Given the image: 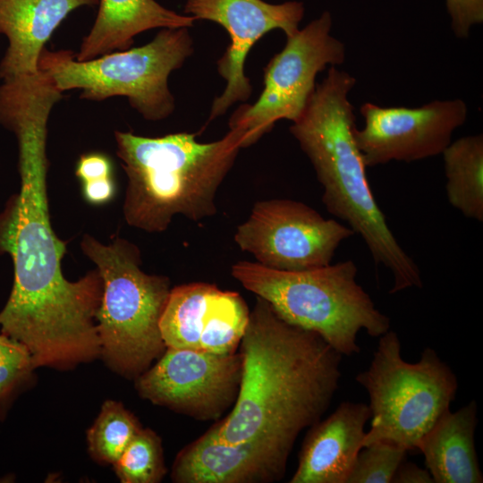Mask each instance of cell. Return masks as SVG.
I'll list each match as a JSON object with an SVG mask.
<instances>
[{
    "mask_svg": "<svg viewBox=\"0 0 483 483\" xmlns=\"http://www.w3.org/2000/svg\"><path fill=\"white\" fill-rule=\"evenodd\" d=\"M15 137L21 187L0 214V254L11 256L14 279L0 333L26 346L36 368L69 369L100 356L96 312L103 281L97 269L75 282L63 275L66 246L48 208L47 131L30 126Z\"/></svg>",
    "mask_w": 483,
    "mask_h": 483,
    "instance_id": "6da1fadb",
    "label": "cell"
},
{
    "mask_svg": "<svg viewBox=\"0 0 483 483\" xmlns=\"http://www.w3.org/2000/svg\"><path fill=\"white\" fill-rule=\"evenodd\" d=\"M113 466L123 483L160 482L166 473L161 438L141 428Z\"/></svg>",
    "mask_w": 483,
    "mask_h": 483,
    "instance_id": "7402d4cb",
    "label": "cell"
},
{
    "mask_svg": "<svg viewBox=\"0 0 483 483\" xmlns=\"http://www.w3.org/2000/svg\"><path fill=\"white\" fill-rule=\"evenodd\" d=\"M355 380L369 397L370 428L363 446L386 441L408 452L450 410L458 390L456 375L435 350L428 347L417 362H407L391 330L379 336L370 365Z\"/></svg>",
    "mask_w": 483,
    "mask_h": 483,
    "instance_id": "ba28073f",
    "label": "cell"
},
{
    "mask_svg": "<svg viewBox=\"0 0 483 483\" xmlns=\"http://www.w3.org/2000/svg\"><path fill=\"white\" fill-rule=\"evenodd\" d=\"M89 32L75 54L87 61L131 47L136 35L156 28H189L195 19L169 10L156 0H99Z\"/></svg>",
    "mask_w": 483,
    "mask_h": 483,
    "instance_id": "e0dca14e",
    "label": "cell"
},
{
    "mask_svg": "<svg viewBox=\"0 0 483 483\" xmlns=\"http://www.w3.org/2000/svg\"><path fill=\"white\" fill-rule=\"evenodd\" d=\"M82 252L97 266L103 291L96 312L100 358L127 379H136L165 352L160 319L171 287L165 275L141 267L140 249L115 237L104 244L83 235Z\"/></svg>",
    "mask_w": 483,
    "mask_h": 483,
    "instance_id": "8992f818",
    "label": "cell"
},
{
    "mask_svg": "<svg viewBox=\"0 0 483 483\" xmlns=\"http://www.w3.org/2000/svg\"><path fill=\"white\" fill-rule=\"evenodd\" d=\"M238 352L242 377L228 415L212 428L224 443L260 442L288 453L328 409L343 356L320 335L283 319L258 297Z\"/></svg>",
    "mask_w": 483,
    "mask_h": 483,
    "instance_id": "7a4b0ae2",
    "label": "cell"
},
{
    "mask_svg": "<svg viewBox=\"0 0 483 483\" xmlns=\"http://www.w3.org/2000/svg\"><path fill=\"white\" fill-rule=\"evenodd\" d=\"M195 137L114 132L116 155L128 178L123 216L129 225L161 233L178 215L195 222L216 215L217 191L242 148V136L229 130L208 143Z\"/></svg>",
    "mask_w": 483,
    "mask_h": 483,
    "instance_id": "277c9868",
    "label": "cell"
},
{
    "mask_svg": "<svg viewBox=\"0 0 483 483\" xmlns=\"http://www.w3.org/2000/svg\"><path fill=\"white\" fill-rule=\"evenodd\" d=\"M445 1L453 32L457 38H468L471 29L483 22V0Z\"/></svg>",
    "mask_w": 483,
    "mask_h": 483,
    "instance_id": "d4e9b609",
    "label": "cell"
},
{
    "mask_svg": "<svg viewBox=\"0 0 483 483\" xmlns=\"http://www.w3.org/2000/svg\"><path fill=\"white\" fill-rule=\"evenodd\" d=\"M355 83L349 72L329 67L290 131L315 170L327 211L359 234L375 263L391 272L390 293L421 288L420 270L391 231L367 179L349 100Z\"/></svg>",
    "mask_w": 483,
    "mask_h": 483,
    "instance_id": "3957f363",
    "label": "cell"
},
{
    "mask_svg": "<svg viewBox=\"0 0 483 483\" xmlns=\"http://www.w3.org/2000/svg\"><path fill=\"white\" fill-rule=\"evenodd\" d=\"M355 263L284 271L242 260L231 268L245 289L267 301L288 323L320 335L342 356L360 352L358 333L379 337L390 330V318L356 281Z\"/></svg>",
    "mask_w": 483,
    "mask_h": 483,
    "instance_id": "5b68a950",
    "label": "cell"
},
{
    "mask_svg": "<svg viewBox=\"0 0 483 483\" xmlns=\"http://www.w3.org/2000/svg\"><path fill=\"white\" fill-rule=\"evenodd\" d=\"M112 165L109 158L100 153L82 155L76 165V176L82 182L110 177Z\"/></svg>",
    "mask_w": 483,
    "mask_h": 483,
    "instance_id": "484cf974",
    "label": "cell"
},
{
    "mask_svg": "<svg viewBox=\"0 0 483 483\" xmlns=\"http://www.w3.org/2000/svg\"><path fill=\"white\" fill-rule=\"evenodd\" d=\"M36 369L26 346L0 333V420L20 394L32 386Z\"/></svg>",
    "mask_w": 483,
    "mask_h": 483,
    "instance_id": "603a6c76",
    "label": "cell"
},
{
    "mask_svg": "<svg viewBox=\"0 0 483 483\" xmlns=\"http://www.w3.org/2000/svg\"><path fill=\"white\" fill-rule=\"evenodd\" d=\"M239 352L218 354L166 348L135 381L139 395L197 420H218L233 408L239 393Z\"/></svg>",
    "mask_w": 483,
    "mask_h": 483,
    "instance_id": "8fae6325",
    "label": "cell"
},
{
    "mask_svg": "<svg viewBox=\"0 0 483 483\" xmlns=\"http://www.w3.org/2000/svg\"><path fill=\"white\" fill-rule=\"evenodd\" d=\"M141 428L122 402L106 400L87 431L89 453L97 462L113 465Z\"/></svg>",
    "mask_w": 483,
    "mask_h": 483,
    "instance_id": "44dd1931",
    "label": "cell"
},
{
    "mask_svg": "<svg viewBox=\"0 0 483 483\" xmlns=\"http://www.w3.org/2000/svg\"><path fill=\"white\" fill-rule=\"evenodd\" d=\"M450 205L464 216L483 221V135L462 137L441 154Z\"/></svg>",
    "mask_w": 483,
    "mask_h": 483,
    "instance_id": "ffe728a7",
    "label": "cell"
},
{
    "mask_svg": "<svg viewBox=\"0 0 483 483\" xmlns=\"http://www.w3.org/2000/svg\"><path fill=\"white\" fill-rule=\"evenodd\" d=\"M394 483H434L433 479L425 468L413 462H404L399 466L393 481Z\"/></svg>",
    "mask_w": 483,
    "mask_h": 483,
    "instance_id": "83f0119b",
    "label": "cell"
},
{
    "mask_svg": "<svg viewBox=\"0 0 483 483\" xmlns=\"http://www.w3.org/2000/svg\"><path fill=\"white\" fill-rule=\"evenodd\" d=\"M368 404L343 402L326 419L309 428L290 483H346L363 447Z\"/></svg>",
    "mask_w": 483,
    "mask_h": 483,
    "instance_id": "9a60e30c",
    "label": "cell"
},
{
    "mask_svg": "<svg viewBox=\"0 0 483 483\" xmlns=\"http://www.w3.org/2000/svg\"><path fill=\"white\" fill-rule=\"evenodd\" d=\"M408 451L400 445L377 441L359 452L346 483H391Z\"/></svg>",
    "mask_w": 483,
    "mask_h": 483,
    "instance_id": "cb8c5ba5",
    "label": "cell"
},
{
    "mask_svg": "<svg viewBox=\"0 0 483 483\" xmlns=\"http://www.w3.org/2000/svg\"><path fill=\"white\" fill-rule=\"evenodd\" d=\"M99 0H0V33L8 47L0 63V79L35 73L46 43L70 13L95 6Z\"/></svg>",
    "mask_w": 483,
    "mask_h": 483,
    "instance_id": "2e32d148",
    "label": "cell"
},
{
    "mask_svg": "<svg viewBox=\"0 0 483 483\" xmlns=\"http://www.w3.org/2000/svg\"><path fill=\"white\" fill-rule=\"evenodd\" d=\"M305 13L299 1L270 4L263 0H187L184 13L195 20H208L225 29L230 44L217 62V70L226 81L223 93L216 97L209 121L223 115L238 101H246L252 88L244 73V64L251 47L273 30L290 36L299 30Z\"/></svg>",
    "mask_w": 483,
    "mask_h": 483,
    "instance_id": "4fadbf2b",
    "label": "cell"
},
{
    "mask_svg": "<svg viewBox=\"0 0 483 483\" xmlns=\"http://www.w3.org/2000/svg\"><path fill=\"white\" fill-rule=\"evenodd\" d=\"M477 402L446 411L419 441L426 469L434 483H481L475 448Z\"/></svg>",
    "mask_w": 483,
    "mask_h": 483,
    "instance_id": "ac0fdd59",
    "label": "cell"
},
{
    "mask_svg": "<svg viewBox=\"0 0 483 483\" xmlns=\"http://www.w3.org/2000/svg\"><path fill=\"white\" fill-rule=\"evenodd\" d=\"M353 234L301 201L270 199L255 203L233 238L266 267L301 271L331 264L339 245Z\"/></svg>",
    "mask_w": 483,
    "mask_h": 483,
    "instance_id": "30bf717a",
    "label": "cell"
},
{
    "mask_svg": "<svg viewBox=\"0 0 483 483\" xmlns=\"http://www.w3.org/2000/svg\"><path fill=\"white\" fill-rule=\"evenodd\" d=\"M360 111L364 126L355 130V139L366 166L441 155L468 116L467 105L459 98L434 100L419 107H383L367 102Z\"/></svg>",
    "mask_w": 483,
    "mask_h": 483,
    "instance_id": "7c38bea8",
    "label": "cell"
},
{
    "mask_svg": "<svg viewBox=\"0 0 483 483\" xmlns=\"http://www.w3.org/2000/svg\"><path fill=\"white\" fill-rule=\"evenodd\" d=\"M223 290L196 282L171 289L160 319V331L166 348L199 351V341L210 326Z\"/></svg>",
    "mask_w": 483,
    "mask_h": 483,
    "instance_id": "d6986e66",
    "label": "cell"
},
{
    "mask_svg": "<svg viewBox=\"0 0 483 483\" xmlns=\"http://www.w3.org/2000/svg\"><path fill=\"white\" fill-rule=\"evenodd\" d=\"M290 453L267 443L228 444L211 427L176 455L175 483H269L280 480Z\"/></svg>",
    "mask_w": 483,
    "mask_h": 483,
    "instance_id": "5bb4252c",
    "label": "cell"
},
{
    "mask_svg": "<svg viewBox=\"0 0 483 483\" xmlns=\"http://www.w3.org/2000/svg\"><path fill=\"white\" fill-rule=\"evenodd\" d=\"M332 25V15L325 11L286 36L284 48L264 69V88L257 101L240 106L230 117L229 130L242 136V148L256 143L277 121H296L315 90L318 73L344 62L345 47L331 34Z\"/></svg>",
    "mask_w": 483,
    "mask_h": 483,
    "instance_id": "9c48e42d",
    "label": "cell"
},
{
    "mask_svg": "<svg viewBox=\"0 0 483 483\" xmlns=\"http://www.w3.org/2000/svg\"><path fill=\"white\" fill-rule=\"evenodd\" d=\"M85 199L91 204H103L114 195L115 186L112 176L82 182Z\"/></svg>",
    "mask_w": 483,
    "mask_h": 483,
    "instance_id": "4316f807",
    "label": "cell"
},
{
    "mask_svg": "<svg viewBox=\"0 0 483 483\" xmlns=\"http://www.w3.org/2000/svg\"><path fill=\"white\" fill-rule=\"evenodd\" d=\"M193 53L188 28H164L144 46L79 61L72 50H42L38 67L61 91L80 89V97L102 101L125 97L148 121L167 118L174 110L170 73Z\"/></svg>",
    "mask_w": 483,
    "mask_h": 483,
    "instance_id": "52a82bcc",
    "label": "cell"
}]
</instances>
